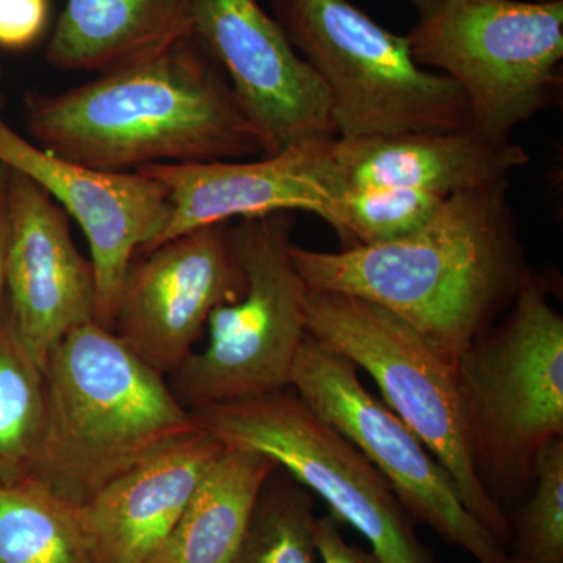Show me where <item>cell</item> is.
Instances as JSON below:
<instances>
[{
    "mask_svg": "<svg viewBox=\"0 0 563 563\" xmlns=\"http://www.w3.org/2000/svg\"><path fill=\"white\" fill-rule=\"evenodd\" d=\"M291 257L309 290L390 310L453 369L512 306L529 269L509 180L450 196L421 229L395 242L339 252L292 244Z\"/></svg>",
    "mask_w": 563,
    "mask_h": 563,
    "instance_id": "6da1fadb",
    "label": "cell"
},
{
    "mask_svg": "<svg viewBox=\"0 0 563 563\" xmlns=\"http://www.w3.org/2000/svg\"><path fill=\"white\" fill-rule=\"evenodd\" d=\"M33 143L106 172L263 155L261 136L196 33L70 90L25 95Z\"/></svg>",
    "mask_w": 563,
    "mask_h": 563,
    "instance_id": "7a4b0ae2",
    "label": "cell"
},
{
    "mask_svg": "<svg viewBox=\"0 0 563 563\" xmlns=\"http://www.w3.org/2000/svg\"><path fill=\"white\" fill-rule=\"evenodd\" d=\"M44 374L46 417L29 479L76 509L198 428L165 374L98 322L70 331Z\"/></svg>",
    "mask_w": 563,
    "mask_h": 563,
    "instance_id": "3957f363",
    "label": "cell"
},
{
    "mask_svg": "<svg viewBox=\"0 0 563 563\" xmlns=\"http://www.w3.org/2000/svg\"><path fill=\"white\" fill-rule=\"evenodd\" d=\"M455 377L485 490L504 510L517 507L540 451L563 439V317L531 268L506 320L474 340Z\"/></svg>",
    "mask_w": 563,
    "mask_h": 563,
    "instance_id": "277c9868",
    "label": "cell"
},
{
    "mask_svg": "<svg viewBox=\"0 0 563 563\" xmlns=\"http://www.w3.org/2000/svg\"><path fill=\"white\" fill-rule=\"evenodd\" d=\"M296 52L332 102L336 139L472 129L465 92L415 62L407 36L377 24L347 0H273Z\"/></svg>",
    "mask_w": 563,
    "mask_h": 563,
    "instance_id": "5b68a950",
    "label": "cell"
},
{
    "mask_svg": "<svg viewBox=\"0 0 563 563\" xmlns=\"http://www.w3.org/2000/svg\"><path fill=\"white\" fill-rule=\"evenodd\" d=\"M306 318L310 336L373 377L385 406L453 477L466 509L509 550V515L474 466L455 369L398 314L357 296L309 290Z\"/></svg>",
    "mask_w": 563,
    "mask_h": 563,
    "instance_id": "8992f818",
    "label": "cell"
},
{
    "mask_svg": "<svg viewBox=\"0 0 563 563\" xmlns=\"http://www.w3.org/2000/svg\"><path fill=\"white\" fill-rule=\"evenodd\" d=\"M290 211L231 222L246 288L239 301L218 307L207 344L169 376L188 410L290 387L292 363L307 336L309 288L291 257Z\"/></svg>",
    "mask_w": 563,
    "mask_h": 563,
    "instance_id": "52a82bcc",
    "label": "cell"
},
{
    "mask_svg": "<svg viewBox=\"0 0 563 563\" xmlns=\"http://www.w3.org/2000/svg\"><path fill=\"white\" fill-rule=\"evenodd\" d=\"M415 62L453 79L473 131L510 140L561 84L563 0H443L406 35Z\"/></svg>",
    "mask_w": 563,
    "mask_h": 563,
    "instance_id": "ba28073f",
    "label": "cell"
},
{
    "mask_svg": "<svg viewBox=\"0 0 563 563\" xmlns=\"http://www.w3.org/2000/svg\"><path fill=\"white\" fill-rule=\"evenodd\" d=\"M190 412L214 439L268 455L317 493L332 517L361 532L385 563H435L383 474L290 387Z\"/></svg>",
    "mask_w": 563,
    "mask_h": 563,
    "instance_id": "9c48e42d",
    "label": "cell"
},
{
    "mask_svg": "<svg viewBox=\"0 0 563 563\" xmlns=\"http://www.w3.org/2000/svg\"><path fill=\"white\" fill-rule=\"evenodd\" d=\"M357 366L307 333L290 388L350 439L383 474L409 518L462 548L477 563H514L506 548L463 504L450 473L395 413L366 390Z\"/></svg>",
    "mask_w": 563,
    "mask_h": 563,
    "instance_id": "30bf717a",
    "label": "cell"
},
{
    "mask_svg": "<svg viewBox=\"0 0 563 563\" xmlns=\"http://www.w3.org/2000/svg\"><path fill=\"white\" fill-rule=\"evenodd\" d=\"M244 288L231 222L203 225L133 258L111 332L172 376L195 352L213 310L239 301Z\"/></svg>",
    "mask_w": 563,
    "mask_h": 563,
    "instance_id": "8fae6325",
    "label": "cell"
},
{
    "mask_svg": "<svg viewBox=\"0 0 563 563\" xmlns=\"http://www.w3.org/2000/svg\"><path fill=\"white\" fill-rule=\"evenodd\" d=\"M190 10L192 29L224 70L263 155L336 139L324 84L257 0H190Z\"/></svg>",
    "mask_w": 563,
    "mask_h": 563,
    "instance_id": "7c38bea8",
    "label": "cell"
},
{
    "mask_svg": "<svg viewBox=\"0 0 563 563\" xmlns=\"http://www.w3.org/2000/svg\"><path fill=\"white\" fill-rule=\"evenodd\" d=\"M0 95V163L27 176L77 221L96 276L95 322L111 331L133 258L150 250L172 217L169 190L143 172H106L41 150L7 122Z\"/></svg>",
    "mask_w": 563,
    "mask_h": 563,
    "instance_id": "4fadbf2b",
    "label": "cell"
},
{
    "mask_svg": "<svg viewBox=\"0 0 563 563\" xmlns=\"http://www.w3.org/2000/svg\"><path fill=\"white\" fill-rule=\"evenodd\" d=\"M5 287L14 328L43 368L70 331L95 321V268L74 243L68 214L10 168Z\"/></svg>",
    "mask_w": 563,
    "mask_h": 563,
    "instance_id": "5bb4252c",
    "label": "cell"
},
{
    "mask_svg": "<svg viewBox=\"0 0 563 563\" xmlns=\"http://www.w3.org/2000/svg\"><path fill=\"white\" fill-rule=\"evenodd\" d=\"M332 143L333 140L309 141L255 162L136 169L162 181L173 203L168 224L147 251L181 233L218 222L296 210L324 218L344 188L333 162Z\"/></svg>",
    "mask_w": 563,
    "mask_h": 563,
    "instance_id": "9a60e30c",
    "label": "cell"
},
{
    "mask_svg": "<svg viewBox=\"0 0 563 563\" xmlns=\"http://www.w3.org/2000/svg\"><path fill=\"white\" fill-rule=\"evenodd\" d=\"M224 448L211 433L196 428L77 507L96 563L154 562L203 473Z\"/></svg>",
    "mask_w": 563,
    "mask_h": 563,
    "instance_id": "2e32d148",
    "label": "cell"
},
{
    "mask_svg": "<svg viewBox=\"0 0 563 563\" xmlns=\"http://www.w3.org/2000/svg\"><path fill=\"white\" fill-rule=\"evenodd\" d=\"M332 154L344 187L412 188L442 198L509 180L529 163L523 147L473 129L335 139Z\"/></svg>",
    "mask_w": 563,
    "mask_h": 563,
    "instance_id": "e0dca14e",
    "label": "cell"
},
{
    "mask_svg": "<svg viewBox=\"0 0 563 563\" xmlns=\"http://www.w3.org/2000/svg\"><path fill=\"white\" fill-rule=\"evenodd\" d=\"M192 29L190 0H68L46 62L101 74L172 46Z\"/></svg>",
    "mask_w": 563,
    "mask_h": 563,
    "instance_id": "ac0fdd59",
    "label": "cell"
},
{
    "mask_svg": "<svg viewBox=\"0 0 563 563\" xmlns=\"http://www.w3.org/2000/svg\"><path fill=\"white\" fill-rule=\"evenodd\" d=\"M277 468L268 455L225 444L152 563H229L247 531L263 485Z\"/></svg>",
    "mask_w": 563,
    "mask_h": 563,
    "instance_id": "d6986e66",
    "label": "cell"
},
{
    "mask_svg": "<svg viewBox=\"0 0 563 563\" xmlns=\"http://www.w3.org/2000/svg\"><path fill=\"white\" fill-rule=\"evenodd\" d=\"M0 563H96L76 507L32 479L0 484Z\"/></svg>",
    "mask_w": 563,
    "mask_h": 563,
    "instance_id": "ffe728a7",
    "label": "cell"
},
{
    "mask_svg": "<svg viewBox=\"0 0 563 563\" xmlns=\"http://www.w3.org/2000/svg\"><path fill=\"white\" fill-rule=\"evenodd\" d=\"M46 417V374L14 328L9 306L0 312V484L31 474Z\"/></svg>",
    "mask_w": 563,
    "mask_h": 563,
    "instance_id": "44dd1931",
    "label": "cell"
},
{
    "mask_svg": "<svg viewBox=\"0 0 563 563\" xmlns=\"http://www.w3.org/2000/svg\"><path fill=\"white\" fill-rule=\"evenodd\" d=\"M313 495L290 474L272 473L229 563H318Z\"/></svg>",
    "mask_w": 563,
    "mask_h": 563,
    "instance_id": "7402d4cb",
    "label": "cell"
},
{
    "mask_svg": "<svg viewBox=\"0 0 563 563\" xmlns=\"http://www.w3.org/2000/svg\"><path fill=\"white\" fill-rule=\"evenodd\" d=\"M444 199L412 188L344 187L322 220L339 233L344 247L373 246L417 232Z\"/></svg>",
    "mask_w": 563,
    "mask_h": 563,
    "instance_id": "603a6c76",
    "label": "cell"
},
{
    "mask_svg": "<svg viewBox=\"0 0 563 563\" xmlns=\"http://www.w3.org/2000/svg\"><path fill=\"white\" fill-rule=\"evenodd\" d=\"M509 521L514 563H563V439L540 451L528 499Z\"/></svg>",
    "mask_w": 563,
    "mask_h": 563,
    "instance_id": "cb8c5ba5",
    "label": "cell"
},
{
    "mask_svg": "<svg viewBox=\"0 0 563 563\" xmlns=\"http://www.w3.org/2000/svg\"><path fill=\"white\" fill-rule=\"evenodd\" d=\"M49 18V0H0V49H31L46 33Z\"/></svg>",
    "mask_w": 563,
    "mask_h": 563,
    "instance_id": "d4e9b609",
    "label": "cell"
},
{
    "mask_svg": "<svg viewBox=\"0 0 563 563\" xmlns=\"http://www.w3.org/2000/svg\"><path fill=\"white\" fill-rule=\"evenodd\" d=\"M318 563H385L373 551L362 550L361 547L344 540L339 521L331 514L317 518L314 528Z\"/></svg>",
    "mask_w": 563,
    "mask_h": 563,
    "instance_id": "484cf974",
    "label": "cell"
},
{
    "mask_svg": "<svg viewBox=\"0 0 563 563\" xmlns=\"http://www.w3.org/2000/svg\"><path fill=\"white\" fill-rule=\"evenodd\" d=\"M7 242H9V168L0 163V312L7 299Z\"/></svg>",
    "mask_w": 563,
    "mask_h": 563,
    "instance_id": "4316f807",
    "label": "cell"
},
{
    "mask_svg": "<svg viewBox=\"0 0 563 563\" xmlns=\"http://www.w3.org/2000/svg\"><path fill=\"white\" fill-rule=\"evenodd\" d=\"M410 2H412L415 10L418 11V16L421 18L431 13V11L435 9L440 2H443V0H410Z\"/></svg>",
    "mask_w": 563,
    "mask_h": 563,
    "instance_id": "83f0119b",
    "label": "cell"
},
{
    "mask_svg": "<svg viewBox=\"0 0 563 563\" xmlns=\"http://www.w3.org/2000/svg\"><path fill=\"white\" fill-rule=\"evenodd\" d=\"M528 2H554V0H528Z\"/></svg>",
    "mask_w": 563,
    "mask_h": 563,
    "instance_id": "f1b7e54d",
    "label": "cell"
},
{
    "mask_svg": "<svg viewBox=\"0 0 563 563\" xmlns=\"http://www.w3.org/2000/svg\"><path fill=\"white\" fill-rule=\"evenodd\" d=\"M2 68H0V80H2Z\"/></svg>",
    "mask_w": 563,
    "mask_h": 563,
    "instance_id": "f546056e",
    "label": "cell"
}]
</instances>
